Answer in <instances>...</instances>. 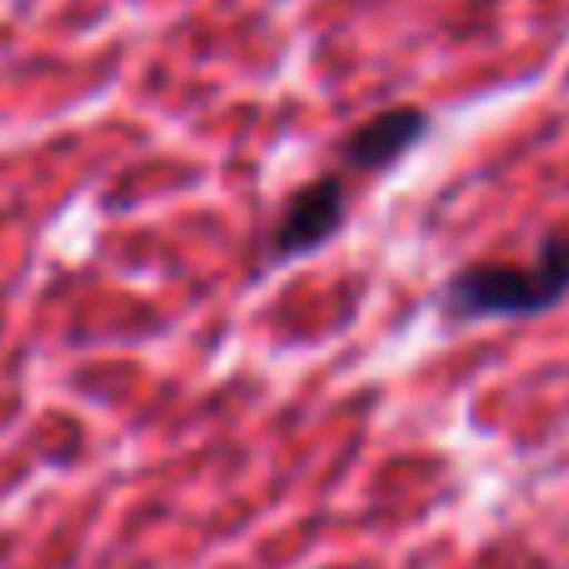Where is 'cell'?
<instances>
[{
	"label": "cell",
	"instance_id": "cell-3",
	"mask_svg": "<svg viewBox=\"0 0 569 569\" xmlns=\"http://www.w3.org/2000/svg\"><path fill=\"white\" fill-rule=\"evenodd\" d=\"M430 126H435L430 110H420V106L375 110L370 120H360V126L340 140V160L355 170V176H380V170L400 166L410 150H420L425 136H430Z\"/></svg>",
	"mask_w": 569,
	"mask_h": 569
},
{
	"label": "cell",
	"instance_id": "cell-2",
	"mask_svg": "<svg viewBox=\"0 0 569 569\" xmlns=\"http://www.w3.org/2000/svg\"><path fill=\"white\" fill-rule=\"evenodd\" d=\"M350 220V196H345V180L340 176H315L305 180L300 190H290L270 226L266 240V260L270 266H284V260H300L325 250L335 236L345 230Z\"/></svg>",
	"mask_w": 569,
	"mask_h": 569
},
{
	"label": "cell",
	"instance_id": "cell-1",
	"mask_svg": "<svg viewBox=\"0 0 569 569\" xmlns=\"http://www.w3.org/2000/svg\"><path fill=\"white\" fill-rule=\"evenodd\" d=\"M569 295V230H550L530 266L505 260H475L460 266L435 290V310L445 325H480V320H530L555 310Z\"/></svg>",
	"mask_w": 569,
	"mask_h": 569
}]
</instances>
